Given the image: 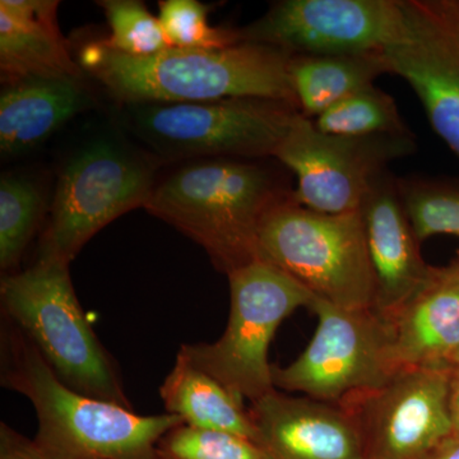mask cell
Masks as SVG:
<instances>
[{
  "mask_svg": "<svg viewBox=\"0 0 459 459\" xmlns=\"http://www.w3.org/2000/svg\"><path fill=\"white\" fill-rule=\"evenodd\" d=\"M291 56L279 48L241 41L223 49L170 48L140 57L98 41L81 51L80 65L123 104L259 98L299 108L290 81Z\"/></svg>",
  "mask_w": 459,
  "mask_h": 459,
  "instance_id": "obj_1",
  "label": "cell"
},
{
  "mask_svg": "<svg viewBox=\"0 0 459 459\" xmlns=\"http://www.w3.org/2000/svg\"><path fill=\"white\" fill-rule=\"evenodd\" d=\"M7 320V319H5ZM2 332V385L25 395L38 418L36 444L48 459H164L159 444L179 416H142L63 385L11 322Z\"/></svg>",
  "mask_w": 459,
  "mask_h": 459,
  "instance_id": "obj_2",
  "label": "cell"
},
{
  "mask_svg": "<svg viewBox=\"0 0 459 459\" xmlns=\"http://www.w3.org/2000/svg\"><path fill=\"white\" fill-rule=\"evenodd\" d=\"M292 193L259 162L202 160L155 186L144 208L204 247L214 268L229 276L258 261L263 221Z\"/></svg>",
  "mask_w": 459,
  "mask_h": 459,
  "instance_id": "obj_3",
  "label": "cell"
},
{
  "mask_svg": "<svg viewBox=\"0 0 459 459\" xmlns=\"http://www.w3.org/2000/svg\"><path fill=\"white\" fill-rule=\"evenodd\" d=\"M3 313L41 353L63 385L77 394L133 410L122 377L75 295L69 263L39 255L0 286Z\"/></svg>",
  "mask_w": 459,
  "mask_h": 459,
  "instance_id": "obj_4",
  "label": "cell"
},
{
  "mask_svg": "<svg viewBox=\"0 0 459 459\" xmlns=\"http://www.w3.org/2000/svg\"><path fill=\"white\" fill-rule=\"evenodd\" d=\"M258 261L280 268L319 300L347 309L374 307L376 280L360 210L316 212L292 193L265 216Z\"/></svg>",
  "mask_w": 459,
  "mask_h": 459,
  "instance_id": "obj_5",
  "label": "cell"
},
{
  "mask_svg": "<svg viewBox=\"0 0 459 459\" xmlns=\"http://www.w3.org/2000/svg\"><path fill=\"white\" fill-rule=\"evenodd\" d=\"M124 108L126 128L168 160L274 159L301 113L289 102L259 98Z\"/></svg>",
  "mask_w": 459,
  "mask_h": 459,
  "instance_id": "obj_6",
  "label": "cell"
},
{
  "mask_svg": "<svg viewBox=\"0 0 459 459\" xmlns=\"http://www.w3.org/2000/svg\"><path fill=\"white\" fill-rule=\"evenodd\" d=\"M228 327L213 343L183 344L179 351L240 401L274 391L268 350L281 323L316 298L270 263L255 261L232 272Z\"/></svg>",
  "mask_w": 459,
  "mask_h": 459,
  "instance_id": "obj_7",
  "label": "cell"
},
{
  "mask_svg": "<svg viewBox=\"0 0 459 459\" xmlns=\"http://www.w3.org/2000/svg\"><path fill=\"white\" fill-rule=\"evenodd\" d=\"M153 188L150 165L114 138L93 140L60 172L39 255L74 261L117 217L144 207Z\"/></svg>",
  "mask_w": 459,
  "mask_h": 459,
  "instance_id": "obj_8",
  "label": "cell"
},
{
  "mask_svg": "<svg viewBox=\"0 0 459 459\" xmlns=\"http://www.w3.org/2000/svg\"><path fill=\"white\" fill-rule=\"evenodd\" d=\"M310 343L286 368L272 367L274 388L340 404L377 388L394 373L388 322L373 307L347 309L316 299Z\"/></svg>",
  "mask_w": 459,
  "mask_h": 459,
  "instance_id": "obj_9",
  "label": "cell"
},
{
  "mask_svg": "<svg viewBox=\"0 0 459 459\" xmlns=\"http://www.w3.org/2000/svg\"><path fill=\"white\" fill-rule=\"evenodd\" d=\"M416 151L415 135L346 137L328 134L300 113L274 159L294 172L296 201L322 213H349L362 202L386 166Z\"/></svg>",
  "mask_w": 459,
  "mask_h": 459,
  "instance_id": "obj_10",
  "label": "cell"
},
{
  "mask_svg": "<svg viewBox=\"0 0 459 459\" xmlns=\"http://www.w3.org/2000/svg\"><path fill=\"white\" fill-rule=\"evenodd\" d=\"M238 33L291 56L383 54L409 42L403 0H283Z\"/></svg>",
  "mask_w": 459,
  "mask_h": 459,
  "instance_id": "obj_11",
  "label": "cell"
},
{
  "mask_svg": "<svg viewBox=\"0 0 459 459\" xmlns=\"http://www.w3.org/2000/svg\"><path fill=\"white\" fill-rule=\"evenodd\" d=\"M453 365L406 368L340 403L360 434L364 459H427L453 435Z\"/></svg>",
  "mask_w": 459,
  "mask_h": 459,
  "instance_id": "obj_12",
  "label": "cell"
},
{
  "mask_svg": "<svg viewBox=\"0 0 459 459\" xmlns=\"http://www.w3.org/2000/svg\"><path fill=\"white\" fill-rule=\"evenodd\" d=\"M360 212L376 280L373 309L388 318L430 282L435 268L420 255L397 183L386 172L371 186Z\"/></svg>",
  "mask_w": 459,
  "mask_h": 459,
  "instance_id": "obj_13",
  "label": "cell"
},
{
  "mask_svg": "<svg viewBox=\"0 0 459 459\" xmlns=\"http://www.w3.org/2000/svg\"><path fill=\"white\" fill-rule=\"evenodd\" d=\"M249 413L262 446L279 459H364L358 427L340 404L274 389Z\"/></svg>",
  "mask_w": 459,
  "mask_h": 459,
  "instance_id": "obj_14",
  "label": "cell"
},
{
  "mask_svg": "<svg viewBox=\"0 0 459 459\" xmlns=\"http://www.w3.org/2000/svg\"><path fill=\"white\" fill-rule=\"evenodd\" d=\"M385 319L395 371L451 364L459 350L457 271L435 268L430 282Z\"/></svg>",
  "mask_w": 459,
  "mask_h": 459,
  "instance_id": "obj_15",
  "label": "cell"
},
{
  "mask_svg": "<svg viewBox=\"0 0 459 459\" xmlns=\"http://www.w3.org/2000/svg\"><path fill=\"white\" fill-rule=\"evenodd\" d=\"M54 0L0 2V69L3 82L33 77L82 78L57 26Z\"/></svg>",
  "mask_w": 459,
  "mask_h": 459,
  "instance_id": "obj_16",
  "label": "cell"
},
{
  "mask_svg": "<svg viewBox=\"0 0 459 459\" xmlns=\"http://www.w3.org/2000/svg\"><path fill=\"white\" fill-rule=\"evenodd\" d=\"M91 101L82 78L33 77L4 83L0 93L3 157L40 146Z\"/></svg>",
  "mask_w": 459,
  "mask_h": 459,
  "instance_id": "obj_17",
  "label": "cell"
},
{
  "mask_svg": "<svg viewBox=\"0 0 459 459\" xmlns=\"http://www.w3.org/2000/svg\"><path fill=\"white\" fill-rule=\"evenodd\" d=\"M160 395L166 412L179 416L186 427L246 437L261 444L249 410L214 377L198 369L180 351Z\"/></svg>",
  "mask_w": 459,
  "mask_h": 459,
  "instance_id": "obj_18",
  "label": "cell"
},
{
  "mask_svg": "<svg viewBox=\"0 0 459 459\" xmlns=\"http://www.w3.org/2000/svg\"><path fill=\"white\" fill-rule=\"evenodd\" d=\"M290 81L305 117L319 115L356 91L389 74L385 53L352 56H292Z\"/></svg>",
  "mask_w": 459,
  "mask_h": 459,
  "instance_id": "obj_19",
  "label": "cell"
},
{
  "mask_svg": "<svg viewBox=\"0 0 459 459\" xmlns=\"http://www.w3.org/2000/svg\"><path fill=\"white\" fill-rule=\"evenodd\" d=\"M389 74H397L418 95L437 134L459 159V78L407 47L385 53Z\"/></svg>",
  "mask_w": 459,
  "mask_h": 459,
  "instance_id": "obj_20",
  "label": "cell"
},
{
  "mask_svg": "<svg viewBox=\"0 0 459 459\" xmlns=\"http://www.w3.org/2000/svg\"><path fill=\"white\" fill-rule=\"evenodd\" d=\"M314 124L320 132L346 137L411 133L395 100L374 84L341 100L314 119Z\"/></svg>",
  "mask_w": 459,
  "mask_h": 459,
  "instance_id": "obj_21",
  "label": "cell"
},
{
  "mask_svg": "<svg viewBox=\"0 0 459 459\" xmlns=\"http://www.w3.org/2000/svg\"><path fill=\"white\" fill-rule=\"evenodd\" d=\"M409 42L459 78V0H404Z\"/></svg>",
  "mask_w": 459,
  "mask_h": 459,
  "instance_id": "obj_22",
  "label": "cell"
},
{
  "mask_svg": "<svg viewBox=\"0 0 459 459\" xmlns=\"http://www.w3.org/2000/svg\"><path fill=\"white\" fill-rule=\"evenodd\" d=\"M42 199L36 184L5 175L0 180V267L8 273L20 264L40 219Z\"/></svg>",
  "mask_w": 459,
  "mask_h": 459,
  "instance_id": "obj_23",
  "label": "cell"
},
{
  "mask_svg": "<svg viewBox=\"0 0 459 459\" xmlns=\"http://www.w3.org/2000/svg\"><path fill=\"white\" fill-rule=\"evenodd\" d=\"M419 243L435 235L459 238V184L430 179H395Z\"/></svg>",
  "mask_w": 459,
  "mask_h": 459,
  "instance_id": "obj_24",
  "label": "cell"
},
{
  "mask_svg": "<svg viewBox=\"0 0 459 459\" xmlns=\"http://www.w3.org/2000/svg\"><path fill=\"white\" fill-rule=\"evenodd\" d=\"M110 26V36L101 40L108 49L131 56H151L170 49L159 18L137 0L99 2Z\"/></svg>",
  "mask_w": 459,
  "mask_h": 459,
  "instance_id": "obj_25",
  "label": "cell"
},
{
  "mask_svg": "<svg viewBox=\"0 0 459 459\" xmlns=\"http://www.w3.org/2000/svg\"><path fill=\"white\" fill-rule=\"evenodd\" d=\"M208 8L195 0L160 2L159 20L170 48L186 50H216L241 42L238 30L213 27Z\"/></svg>",
  "mask_w": 459,
  "mask_h": 459,
  "instance_id": "obj_26",
  "label": "cell"
},
{
  "mask_svg": "<svg viewBox=\"0 0 459 459\" xmlns=\"http://www.w3.org/2000/svg\"><path fill=\"white\" fill-rule=\"evenodd\" d=\"M164 459H279L262 444L217 431L180 425L159 444Z\"/></svg>",
  "mask_w": 459,
  "mask_h": 459,
  "instance_id": "obj_27",
  "label": "cell"
},
{
  "mask_svg": "<svg viewBox=\"0 0 459 459\" xmlns=\"http://www.w3.org/2000/svg\"><path fill=\"white\" fill-rule=\"evenodd\" d=\"M0 459H48L35 439L9 427L5 422L0 424Z\"/></svg>",
  "mask_w": 459,
  "mask_h": 459,
  "instance_id": "obj_28",
  "label": "cell"
},
{
  "mask_svg": "<svg viewBox=\"0 0 459 459\" xmlns=\"http://www.w3.org/2000/svg\"><path fill=\"white\" fill-rule=\"evenodd\" d=\"M449 406H451L453 434L459 437V367H453Z\"/></svg>",
  "mask_w": 459,
  "mask_h": 459,
  "instance_id": "obj_29",
  "label": "cell"
},
{
  "mask_svg": "<svg viewBox=\"0 0 459 459\" xmlns=\"http://www.w3.org/2000/svg\"><path fill=\"white\" fill-rule=\"evenodd\" d=\"M427 459H459V437L451 435Z\"/></svg>",
  "mask_w": 459,
  "mask_h": 459,
  "instance_id": "obj_30",
  "label": "cell"
},
{
  "mask_svg": "<svg viewBox=\"0 0 459 459\" xmlns=\"http://www.w3.org/2000/svg\"><path fill=\"white\" fill-rule=\"evenodd\" d=\"M451 365H453V367H459V350L455 352V355L453 356Z\"/></svg>",
  "mask_w": 459,
  "mask_h": 459,
  "instance_id": "obj_31",
  "label": "cell"
},
{
  "mask_svg": "<svg viewBox=\"0 0 459 459\" xmlns=\"http://www.w3.org/2000/svg\"><path fill=\"white\" fill-rule=\"evenodd\" d=\"M453 267H455V270L457 271V273L459 274V255L457 256V259H455V262L452 263Z\"/></svg>",
  "mask_w": 459,
  "mask_h": 459,
  "instance_id": "obj_32",
  "label": "cell"
}]
</instances>
